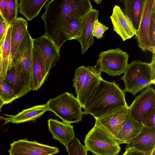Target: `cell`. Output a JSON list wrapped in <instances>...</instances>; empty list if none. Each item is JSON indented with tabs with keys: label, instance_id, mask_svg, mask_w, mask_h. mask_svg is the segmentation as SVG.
I'll use <instances>...</instances> for the list:
<instances>
[{
	"label": "cell",
	"instance_id": "6da1fadb",
	"mask_svg": "<svg viewBox=\"0 0 155 155\" xmlns=\"http://www.w3.org/2000/svg\"><path fill=\"white\" fill-rule=\"evenodd\" d=\"M45 12L41 16L45 23V34L60 47L64 43L62 28L70 18H81L93 8L89 0H48Z\"/></svg>",
	"mask_w": 155,
	"mask_h": 155
},
{
	"label": "cell",
	"instance_id": "7a4b0ae2",
	"mask_svg": "<svg viewBox=\"0 0 155 155\" xmlns=\"http://www.w3.org/2000/svg\"><path fill=\"white\" fill-rule=\"evenodd\" d=\"M129 107L125 92L119 85L114 81L110 82L102 78L94 93L83 108V114H90L97 119L117 109Z\"/></svg>",
	"mask_w": 155,
	"mask_h": 155
},
{
	"label": "cell",
	"instance_id": "3957f363",
	"mask_svg": "<svg viewBox=\"0 0 155 155\" xmlns=\"http://www.w3.org/2000/svg\"><path fill=\"white\" fill-rule=\"evenodd\" d=\"M120 79L124 82V92L135 96L147 87L155 84V70L152 69L150 63L133 61L128 64Z\"/></svg>",
	"mask_w": 155,
	"mask_h": 155
},
{
	"label": "cell",
	"instance_id": "277c9868",
	"mask_svg": "<svg viewBox=\"0 0 155 155\" xmlns=\"http://www.w3.org/2000/svg\"><path fill=\"white\" fill-rule=\"evenodd\" d=\"M101 72L96 65H82L77 68L73 79L77 99L84 108L95 91L99 84Z\"/></svg>",
	"mask_w": 155,
	"mask_h": 155
},
{
	"label": "cell",
	"instance_id": "5b68a950",
	"mask_svg": "<svg viewBox=\"0 0 155 155\" xmlns=\"http://www.w3.org/2000/svg\"><path fill=\"white\" fill-rule=\"evenodd\" d=\"M84 143L87 150L95 155H117L121 150L117 141L96 122L86 135Z\"/></svg>",
	"mask_w": 155,
	"mask_h": 155
},
{
	"label": "cell",
	"instance_id": "8992f818",
	"mask_svg": "<svg viewBox=\"0 0 155 155\" xmlns=\"http://www.w3.org/2000/svg\"><path fill=\"white\" fill-rule=\"evenodd\" d=\"M47 104L48 110L53 112L64 122L78 123L82 120V107L72 93L66 92L49 100Z\"/></svg>",
	"mask_w": 155,
	"mask_h": 155
},
{
	"label": "cell",
	"instance_id": "52a82bcc",
	"mask_svg": "<svg viewBox=\"0 0 155 155\" xmlns=\"http://www.w3.org/2000/svg\"><path fill=\"white\" fill-rule=\"evenodd\" d=\"M129 57L119 48L111 49L101 53L96 65L101 72L112 76H119L124 72Z\"/></svg>",
	"mask_w": 155,
	"mask_h": 155
},
{
	"label": "cell",
	"instance_id": "ba28073f",
	"mask_svg": "<svg viewBox=\"0 0 155 155\" xmlns=\"http://www.w3.org/2000/svg\"><path fill=\"white\" fill-rule=\"evenodd\" d=\"M33 47V39L28 30L13 57L12 64L16 71L24 75L31 83Z\"/></svg>",
	"mask_w": 155,
	"mask_h": 155
},
{
	"label": "cell",
	"instance_id": "9c48e42d",
	"mask_svg": "<svg viewBox=\"0 0 155 155\" xmlns=\"http://www.w3.org/2000/svg\"><path fill=\"white\" fill-rule=\"evenodd\" d=\"M155 108V91L149 86L135 97L129 110L132 118L143 125L146 115Z\"/></svg>",
	"mask_w": 155,
	"mask_h": 155
},
{
	"label": "cell",
	"instance_id": "30bf717a",
	"mask_svg": "<svg viewBox=\"0 0 155 155\" xmlns=\"http://www.w3.org/2000/svg\"><path fill=\"white\" fill-rule=\"evenodd\" d=\"M8 151L9 155H54L59 152L56 147L30 141L27 139L14 141L10 144Z\"/></svg>",
	"mask_w": 155,
	"mask_h": 155
},
{
	"label": "cell",
	"instance_id": "8fae6325",
	"mask_svg": "<svg viewBox=\"0 0 155 155\" xmlns=\"http://www.w3.org/2000/svg\"><path fill=\"white\" fill-rule=\"evenodd\" d=\"M33 45L41 54L46 71L49 73L59 61L60 48L45 34L33 39Z\"/></svg>",
	"mask_w": 155,
	"mask_h": 155
},
{
	"label": "cell",
	"instance_id": "7c38bea8",
	"mask_svg": "<svg viewBox=\"0 0 155 155\" xmlns=\"http://www.w3.org/2000/svg\"><path fill=\"white\" fill-rule=\"evenodd\" d=\"M129 107H122L113 110L95 119V122L105 129L116 140L127 118Z\"/></svg>",
	"mask_w": 155,
	"mask_h": 155
},
{
	"label": "cell",
	"instance_id": "4fadbf2b",
	"mask_svg": "<svg viewBox=\"0 0 155 155\" xmlns=\"http://www.w3.org/2000/svg\"><path fill=\"white\" fill-rule=\"evenodd\" d=\"M155 6V0H144L143 10L139 27L135 37L138 46L143 51H149L150 47L149 32L151 17Z\"/></svg>",
	"mask_w": 155,
	"mask_h": 155
},
{
	"label": "cell",
	"instance_id": "5bb4252c",
	"mask_svg": "<svg viewBox=\"0 0 155 155\" xmlns=\"http://www.w3.org/2000/svg\"><path fill=\"white\" fill-rule=\"evenodd\" d=\"M99 11L92 9L82 16L80 36L76 40L81 46V53L84 54L95 43L93 32L95 21L98 19Z\"/></svg>",
	"mask_w": 155,
	"mask_h": 155
},
{
	"label": "cell",
	"instance_id": "9a60e30c",
	"mask_svg": "<svg viewBox=\"0 0 155 155\" xmlns=\"http://www.w3.org/2000/svg\"><path fill=\"white\" fill-rule=\"evenodd\" d=\"M110 17L114 31L120 36L124 41L131 38L135 35L136 31L130 21L120 6H114Z\"/></svg>",
	"mask_w": 155,
	"mask_h": 155
},
{
	"label": "cell",
	"instance_id": "2e32d148",
	"mask_svg": "<svg viewBox=\"0 0 155 155\" xmlns=\"http://www.w3.org/2000/svg\"><path fill=\"white\" fill-rule=\"evenodd\" d=\"M4 81L12 89L16 99L32 90L30 81L24 75L16 71L13 65L8 71Z\"/></svg>",
	"mask_w": 155,
	"mask_h": 155
},
{
	"label": "cell",
	"instance_id": "e0dca14e",
	"mask_svg": "<svg viewBox=\"0 0 155 155\" xmlns=\"http://www.w3.org/2000/svg\"><path fill=\"white\" fill-rule=\"evenodd\" d=\"M142 152H152L155 149V126H144L140 134L130 142L126 149Z\"/></svg>",
	"mask_w": 155,
	"mask_h": 155
},
{
	"label": "cell",
	"instance_id": "ac0fdd59",
	"mask_svg": "<svg viewBox=\"0 0 155 155\" xmlns=\"http://www.w3.org/2000/svg\"><path fill=\"white\" fill-rule=\"evenodd\" d=\"M48 130L54 139L66 148L75 137L73 127L71 124L50 119L48 120Z\"/></svg>",
	"mask_w": 155,
	"mask_h": 155
},
{
	"label": "cell",
	"instance_id": "d6986e66",
	"mask_svg": "<svg viewBox=\"0 0 155 155\" xmlns=\"http://www.w3.org/2000/svg\"><path fill=\"white\" fill-rule=\"evenodd\" d=\"M32 56L31 86L32 90L37 91L47 79L49 73L46 71L41 54L34 47Z\"/></svg>",
	"mask_w": 155,
	"mask_h": 155
},
{
	"label": "cell",
	"instance_id": "ffe728a7",
	"mask_svg": "<svg viewBox=\"0 0 155 155\" xmlns=\"http://www.w3.org/2000/svg\"><path fill=\"white\" fill-rule=\"evenodd\" d=\"M10 25L11 29V52L8 70L12 66L13 57L28 31L27 22L22 18H17Z\"/></svg>",
	"mask_w": 155,
	"mask_h": 155
},
{
	"label": "cell",
	"instance_id": "44dd1931",
	"mask_svg": "<svg viewBox=\"0 0 155 155\" xmlns=\"http://www.w3.org/2000/svg\"><path fill=\"white\" fill-rule=\"evenodd\" d=\"M48 110L47 104L46 103L24 109L15 115L5 114L7 117H2L1 118L5 121L4 124L8 123L18 124L35 120Z\"/></svg>",
	"mask_w": 155,
	"mask_h": 155
},
{
	"label": "cell",
	"instance_id": "7402d4cb",
	"mask_svg": "<svg viewBox=\"0 0 155 155\" xmlns=\"http://www.w3.org/2000/svg\"><path fill=\"white\" fill-rule=\"evenodd\" d=\"M120 8L137 31L139 28L144 0H120Z\"/></svg>",
	"mask_w": 155,
	"mask_h": 155
},
{
	"label": "cell",
	"instance_id": "603a6c76",
	"mask_svg": "<svg viewBox=\"0 0 155 155\" xmlns=\"http://www.w3.org/2000/svg\"><path fill=\"white\" fill-rule=\"evenodd\" d=\"M143 127L142 124L132 118L129 110L125 122L116 140L119 144H127L140 134Z\"/></svg>",
	"mask_w": 155,
	"mask_h": 155
},
{
	"label": "cell",
	"instance_id": "cb8c5ba5",
	"mask_svg": "<svg viewBox=\"0 0 155 155\" xmlns=\"http://www.w3.org/2000/svg\"><path fill=\"white\" fill-rule=\"evenodd\" d=\"M48 0H21L19 2V12L28 21L37 17Z\"/></svg>",
	"mask_w": 155,
	"mask_h": 155
},
{
	"label": "cell",
	"instance_id": "d4e9b609",
	"mask_svg": "<svg viewBox=\"0 0 155 155\" xmlns=\"http://www.w3.org/2000/svg\"><path fill=\"white\" fill-rule=\"evenodd\" d=\"M81 17H71L64 22L62 28L64 43L68 40H76L80 36Z\"/></svg>",
	"mask_w": 155,
	"mask_h": 155
},
{
	"label": "cell",
	"instance_id": "484cf974",
	"mask_svg": "<svg viewBox=\"0 0 155 155\" xmlns=\"http://www.w3.org/2000/svg\"><path fill=\"white\" fill-rule=\"evenodd\" d=\"M11 33L9 25L5 39L1 47L2 67L0 79L5 80L8 70L11 52Z\"/></svg>",
	"mask_w": 155,
	"mask_h": 155
},
{
	"label": "cell",
	"instance_id": "4316f807",
	"mask_svg": "<svg viewBox=\"0 0 155 155\" xmlns=\"http://www.w3.org/2000/svg\"><path fill=\"white\" fill-rule=\"evenodd\" d=\"M66 148L69 155H87V150L78 138L72 140Z\"/></svg>",
	"mask_w": 155,
	"mask_h": 155
},
{
	"label": "cell",
	"instance_id": "83f0119b",
	"mask_svg": "<svg viewBox=\"0 0 155 155\" xmlns=\"http://www.w3.org/2000/svg\"><path fill=\"white\" fill-rule=\"evenodd\" d=\"M0 97L5 104H9L16 99V97L11 88L0 79Z\"/></svg>",
	"mask_w": 155,
	"mask_h": 155
},
{
	"label": "cell",
	"instance_id": "f1b7e54d",
	"mask_svg": "<svg viewBox=\"0 0 155 155\" xmlns=\"http://www.w3.org/2000/svg\"><path fill=\"white\" fill-rule=\"evenodd\" d=\"M8 4V16L7 22L8 24L17 18L18 7L17 0H6Z\"/></svg>",
	"mask_w": 155,
	"mask_h": 155
},
{
	"label": "cell",
	"instance_id": "f546056e",
	"mask_svg": "<svg viewBox=\"0 0 155 155\" xmlns=\"http://www.w3.org/2000/svg\"><path fill=\"white\" fill-rule=\"evenodd\" d=\"M150 47L149 51L155 53V6L151 15L149 32Z\"/></svg>",
	"mask_w": 155,
	"mask_h": 155
},
{
	"label": "cell",
	"instance_id": "4dcf8cb0",
	"mask_svg": "<svg viewBox=\"0 0 155 155\" xmlns=\"http://www.w3.org/2000/svg\"><path fill=\"white\" fill-rule=\"evenodd\" d=\"M108 29V27L106 26L97 19L95 21L94 25L93 36L98 39H101L103 37V35L105 32Z\"/></svg>",
	"mask_w": 155,
	"mask_h": 155
},
{
	"label": "cell",
	"instance_id": "1f68e13d",
	"mask_svg": "<svg viewBox=\"0 0 155 155\" xmlns=\"http://www.w3.org/2000/svg\"><path fill=\"white\" fill-rule=\"evenodd\" d=\"M155 108L146 116L143 125L144 126L151 127L155 126Z\"/></svg>",
	"mask_w": 155,
	"mask_h": 155
},
{
	"label": "cell",
	"instance_id": "d6a6232c",
	"mask_svg": "<svg viewBox=\"0 0 155 155\" xmlns=\"http://www.w3.org/2000/svg\"><path fill=\"white\" fill-rule=\"evenodd\" d=\"M9 24L5 21L0 22V46L2 47L6 35Z\"/></svg>",
	"mask_w": 155,
	"mask_h": 155
},
{
	"label": "cell",
	"instance_id": "836d02e7",
	"mask_svg": "<svg viewBox=\"0 0 155 155\" xmlns=\"http://www.w3.org/2000/svg\"><path fill=\"white\" fill-rule=\"evenodd\" d=\"M8 4L6 0H0V12L7 22L8 16Z\"/></svg>",
	"mask_w": 155,
	"mask_h": 155
},
{
	"label": "cell",
	"instance_id": "e575fe53",
	"mask_svg": "<svg viewBox=\"0 0 155 155\" xmlns=\"http://www.w3.org/2000/svg\"><path fill=\"white\" fill-rule=\"evenodd\" d=\"M152 152L146 153L141 152L134 149H126L124 153V155H150Z\"/></svg>",
	"mask_w": 155,
	"mask_h": 155
},
{
	"label": "cell",
	"instance_id": "d590c367",
	"mask_svg": "<svg viewBox=\"0 0 155 155\" xmlns=\"http://www.w3.org/2000/svg\"><path fill=\"white\" fill-rule=\"evenodd\" d=\"M2 67V49L1 47L0 46V76L1 73Z\"/></svg>",
	"mask_w": 155,
	"mask_h": 155
},
{
	"label": "cell",
	"instance_id": "8d00e7d4",
	"mask_svg": "<svg viewBox=\"0 0 155 155\" xmlns=\"http://www.w3.org/2000/svg\"><path fill=\"white\" fill-rule=\"evenodd\" d=\"M5 104L4 103L3 101L2 100L1 98L0 97V112L1 111V108Z\"/></svg>",
	"mask_w": 155,
	"mask_h": 155
},
{
	"label": "cell",
	"instance_id": "74e56055",
	"mask_svg": "<svg viewBox=\"0 0 155 155\" xmlns=\"http://www.w3.org/2000/svg\"><path fill=\"white\" fill-rule=\"evenodd\" d=\"M5 21V20L3 18L0 12V22Z\"/></svg>",
	"mask_w": 155,
	"mask_h": 155
},
{
	"label": "cell",
	"instance_id": "f35d334b",
	"mask_svg": "<svg viewBox=\"0 0 155 155\" xmlns=\"http://www.w3.org/2000/svg\"><path fill=\"white\" fill-rule=\"evenodd\" d=\"M94 2L97 4H99L102 1L101 0H95L94 1Z\"/></svg>",
	"mask_w": 155,
	"mask_h": 155
},
{
	"label": "cell",
	"instance_id": "ab89813d",
	"mask_svg": "<svg viewBox=\"0 0 155 155\" xmlns=\"http://www.w3.org/2000/svg\"><path fill=\"white\" fill-rule=\"evenodd\" d=\"M150 155H155V149L152 151Z\"/></svg>",
	"mask_w": 155,
	"mask_h": 155
},
{
	"label": "cell",
	"instance_id": "60d3db41",
	"mask_svg": "<svg viewBox=\"0 0 155 155\" xmlns=\"http://www.w3.org/2000/svg\"><path fill=\"white\" fill-rule=\"evenodd\" d=\"M117 155H124V153L123 154H121V155H119V154H117Z\"/></svg>",
	"mask_w": 155,
	"mask_h": 155
}]
</instances>
